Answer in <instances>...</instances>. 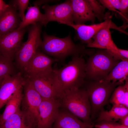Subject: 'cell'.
<instances>
[{
    "mask_svg": "<svg viewBox=\"0 0 128 128\" xmlns=\"http://www.w3.org/2000/svg\"><path fill=\"white\" fill-rule=\"evenodd\" d=\"M86 63L81 56H73L68 64L53 72L62 93L67 90L78 89L85 83Z\"/></svg>",
    "mask_w": 128,
    "mask_h": 128,
    "instance_id": "cell-1",
    "label": "cell"
},
{
    "mask_svg": "<svg viewBox=\"0 0 128 128\" xmlns=\"http://www.w3.org/2000/svg\"><path fill=\"white\" fill-rule=\"evenodd\" d=\"M61 106L84 122L92 125L91 106L88 93L81 88L65 91L59 98Z\"/></svg>",
    "mask_w": 128,
    "mask_h": 128,
    "instance_id": "cell-2",
    "label": "cell"
},
{
    "mask_svg": "<svg viewBox=\"0 0 128 128\" xmlns=\"http://www.w3.org/2000/svg\"><path fill=\"white\" fill-rule=\"evenodd\" d=\"M86 88L91 106L90 117L94 119L99 113L103 110L115 88L123 84L119 82H113L102 80L88 81L85 82Z\"/></svg>",
    "mask_w": 128,
    "mask_h": 128,
    "instance_id": "cell-3",
    "label": "cell"
},
{
    "mask_svg": "<svg viewBox=\"0 0 128 128\" xmlns=\"http://www.w3.org/2000/svg\"><path fill=\"white\" fill-rule=\"evenodd\" d=\"M40 46L43 53L54 58L62 59L70 56L78 55L84 49L83 46L74 43L70 35L60 38L44 33Z\"/></svg>",
    "mask_w": 128,
    "mask_h": 128,
    "instance_id": "cell-4",
    "label": "cell"
},
{
    "mask_svg": "<svg viewBox=\"0 0 128 128\" xmlns=\"http://www.w3.org/2000/svg\"><path fill=\"white\" fill-rule=\"evenodd\" d=\"M119 62L114 59L108 50H99L86 63V78L88 81L104 79Z\"/></svg>",
    "mask_w": 128,
    "mask_h": 128,
    "instance_id": "cell-5",
    "label": "cell"
},
{
    "mask_svg": "<svg viewBox=\"0 0 128 128\" xmlns=\"http://www.w3.org/2000/svg\"><path fill=\"white\" fill-rule=\"evenodd\" d=\"M42 24L40 22L28 26L27 41L22 43L14 57L15 65L22 72L27 64L40 47Z\"/></svg>",
    "mask_w": 128,
    "mask_h": 128,
    "instance_id": "cell-6",
    "label": "cell"
},
{
    "mask_svg": "<svg viewBox=\"0 0 128 128\" xmlns=\"http://www.w3.org/2000/svg\"><path fill=\"white\" fill-rule=\"evenodd\" d=\"M58 61L38 49L24 68L22 72L24 74V77L30 79L51 73L53 70L52 65Z\"/></svg>",
    "mask_w": 128,
    "mask_h": 128,
    "instance_id": "cell-7",
    "label": "cell"
},
{
    "mask_svg": "<svg viewBox=\"0 0 128 128\" xmlns=\"http://www.w3.org/2000/svg\"><path fill=\"white\" fill-rule=\"evenodd\" d=\"M45 11L43 20L41 23L46 26L50 22L55 21L65 24L73 23V11L70 0H67L58 4L42 7Z\"/></svg>",
    "mask_w": 128,
    "mask_h": 128,
    "instance_id": "cell-8",
    "label": "cell"
},
{
    "mask_svg": "<svg viewBox=\"0 0 128 128\" xmlns=\"http://www.w3.org/2000/svg\"><path fill=\"white\" fill-rule=\"evenodd\" d=\"M111 18L110 13L108 12L105 14L104 21L100 23L89 25L74 23H68L66 25L75 29L77 32L78 39L87 45L92 42V37L95 34L101 30L106 27H110L111 28L125 33L121 27H118L112 22Z\"/></svg>",
    "mask_w": 128,
    "mask_h": 128,
    "instance_id": "cell-9",
    "label": "cell"
},
{
    "mask_svg": "<svg viewBox=\"0 0 128 128\" xmlns=\"http://www.w3.org/2000/svg\"><path fill=\"white\" fill-rule=\"evenodd\" d=\"M60 107L59 98H42L39 108L37 128H51Z\"/></svg>",
    "mask_w": 128,
    "mask_h": 128,
    "instance_id": "cell-10",
    "label": "cell"
},
{
    "mask_svg": "<svg viewBox=\"0 0 128 128\" xmlns=\"http://www.w3.org/2000/svg\"><path fill=\"white\" fill-rule=\"evenodd\" d=\"M28 79L42 98H59L60 97L61 93L53 71L50 73Z\"/></svg>",
    "mask_w": 128,
    "mask_h": 128,
    "instance_id": "cell-11",
    "label": "cell"
},
{
    "mask_svg": "<svg viewBox=\"0 0 128 128\" xmlns=\"http://www.w3.org/2000/svg\"><path fill=\"white\" fill-rule=\"evenodd\" d=\"M26 79L23 87L24 93L21 105V110L29 114L37 124L39 107L42 98L34 87L29 80Z\"/></svg>",
    "mask_w": 128,
    "mask_h": 128,
    "instance_id": "cell-12",
    "label": "cell"
},
{
    "mask_svg": "<svg viewBox=\"0 0 128 128\" xmlns=\"http://www.w3.org/2000/svg\"><path fill=\"white\" fill-rule=\"evenodd\" d=\"M26 27L0 36V54L13 60L22 43Z\"/></svg>",
    "mask_w": 128,
    "mask_h": 128,
    "instance_id": "cell-13",
    "label": "cell"
},
{
    "mask_svg": "<svg viewBox=\"0 0 128 128\" xmlns=\"http://www.w3.org/2000/svg\"><path fill=\"white\" fill-rule=\"evenodd\" d=\"M26 80L20 71L4 78L0 86V109L15 92L23 86Z\"/></svg>",
    "mask_w": 128,
    "mask_h": 128,
    "instance_id": "cell-14",
    "label": "cell"
},
{
    "mask_svg": "<svg viewBox=\"0 0 128 128\" xmlns=\"http://www.w3.org/2000/svg\"><path fill=\"white\" fill-rule=\"evenodd\" d=\"M9 6L0 17V36L17 29L21 22L17 9L10 1Z\"/></svg>",
    "mask_w": 128,
    "mask_h": 128,
    "instance_id": "cell-15",
    "label": "cell"
},
{
    "mask_svg": "<svg viewBox=\"0 0 128 128\" xmlns=\"http://www.w3.org/2000/svg\"><path fill=\"white\" fill-rule=\"evenodd\" d=\"M70 1L72 9L73 21L75 24H83L88 21L94 23L96 17L87 0Z\"/></svg>",
    "mask_w": 128,
    "mask_h": 128,
    "instance_id": "cell-16",
    "label": "cell"
},
{
    "mask_svg": "<svg viewBox=\"0 0 128 128\" xmlns=\"http://www.w3.org/2000/svg\"><path fill=\"white\" fill-rule=\"evenodd\" d=\"M37 125L35 120L20 108L0 125V128H37Z\"/></svg>",
    "mask_w": 128,
    "mask_h": 128,
    "instance_id": "cell-17",
    "label": "cell"
},
{
    "mask_svg": "<svg viewBox=\"0 0 128 128\" xmlns=\"http://www.w3.org/2000/svg\"><path fill=\"white\" fill-rule=\"evenodd\" d=\"M54 123L55 128H93V127L64 110H59Z\"/></svg>",
    "mask_w": 128,
    "mask_h": 128,
    "instance_id": "cell-18",
    "label": "cell"
},
{
    "mask_svg": "<svg viewBox=\"0 0 128 128\" xmlns=\"http://www.w3.org/2000/svg\"><path fill=\"white\" fill-rule=\"evenodd\" d=\"M110 27L102 29L92 37V42L87 45L88 47L102 49H114L118 47L114 42L111 37Z\"/></svg>",
    "mask_w": 128,
    "mask_h": 128,
    "instance_id": "cell-19",
    "label": "cell"
},
{
    "mask_svg": "<svg viewBox=\"0 0 128 128\" xmlns=\"http://www.w3.org/2000/svg\"><path fill=\"white\" fill-rule=\"evenodd\" d=\"M23 87L15 92L6 103L3 112L0 114V125L20 109L23 96Z\"/></svg>",
    "mask_w": 128,
    "mask_h": 128,
    "instance_id": "cell-20",
    "label": "cell"
},
{
    "mask_svg": "<svg viewBox=\"0 0 128 128\" xmlns=\"http://www.w3.org/2000/svg\"><path fill=\"white\" fill-rule=\"evenodd\" d=\"M128 59H127L119 62L103 80L124 84L125 80L128 78Z\"/></svg>",
    "mask_w": 128,
    "mask_h": 128,
    "instance_id": "cell-21",
    "label": "cell"
},
{
    "mask_svg": "<svg viewBox=\"0 0 128 128\" xmlns=\"http://www.w3.org/2000/svg\"><path fill=\"white\" fill-rule=\"evenodd\" d=\"M98 114L97 120L99 122H114L128 114V108L125 106H113L109 111L102 110Z\"/></svg>",
    "mask_w": 128,
    "mask_h": 128,
    "instance_id": "cell-22",
    "label": "cell"
},
{
    "mask_svg": "<svg viewBox=\"0 0 128 128\" xmlns=\"http://www.w3.org/2000/svg\"><path fill=\"white\" fill-rule=\"evenodd\" d=\"M27 9L26 14L17 28L18 29H21L38 22L41 23L43 20L44 14L41 12L38 6H31L28 7Z\"/></svg>",
    "mask_w": 128,
    "mask_h": 128,
    "instance_id": "cell-23",
    "label": "cell"
},
{
    "mask_svg": "<svg viewBox=\"0 0 128 128\" xmlns=\"http://www.w3.org/2000/svg\"><path fill=\"white\" fill-rule=\"evenodd\" d=\"M17 73H16L12 60L0 54V80L8 75H13Z\"/></svg>",
    "mask_w": 128,
    "mask_h": 128,
    "instance_id": "cell-24",
    "label": "cell"
},
{
    "mask_svg": "<svg viewBox=\"0 0 128 128\" xmlns=\"http://www.w3.org/2000/svg\"><path fill=\"white\" fill-rule=\"evenodd\" d=\"M109 102L113 106H125V97L123 84L118 86L115 89Z\"/></svg>",
    "mask_w": 128,
    "mask_h": 128,
    "instance_id": "cell-25",
    "label": "cell"
},
{
    "mask_svg": "<svg viewBox=\"0 0 128 128\" xmlns=\"http://www.w3.org/2000/svg\"><path fill=\"white\" fill-rule=\"evenodd\" d=\"M88 3L95 17L101 22L105 20V14H104L105 8L97 1L87 0Z\"/></svg>",
    "mask_w": 128,
    "mask_h": 128,
    "instance_id": "cell-26",
    "label": "cell"
},
{
    "mask_svg": "<svg viewBox=\"0 0 128 128\" xmlns=\"http://www.w3.org/2000/svg\"><path fill=\"white\" fill-rule=\"evenodd\" d=\"M18 10V14L21 20L24 18L25 10L28 7L29 2L28 0H15L11 1Z\"/></svg>",
    "mask_w": 128,
    "mask_h": 128,
    "instance_id": "cell-27",
    "label": "cell"
},
{
    "mask_svg": "<svg viewBox=\"0 0 128 128\" xmlns=\"http://www.w3.org/2000/svg\"><path fill=\"white\" fill-rule=\"evenodd\" d=\"M113 56L114 59L117 61L128 59V50L117 48L107 50Z\"/></svg>",
    "mask_w": 128,
    "mask_h": 128,
    "instance_id": "cell-28",
    "label": "cell"
},
{
    "mask_svg": "<svg viewBox=\"0 0 128 128\" xmlns=\"http://www.w3.org/2000/svg\"><path fill=\"white\" fill-rule=\"evenodd\" d=\"M105 8L109 10L116 11L118 13L120 6V0H100L98 1Z\"/></svg>",
    "mask_w": 128,
    "mask_h": 128,
    "instance_id": "cell-29",
    "label": "cell"
},
{
    "mask_svg": "<svg viewBox=\"0 0 128 128\" xmlns=\"http://www.w3.org/2000/svg\"><path fill=\"white\" fill-rule=\"evenodd\" d=\"M118 13L123 22V27L128 23V0H120V6Z\"/></svg>",
    "mask_w": 128,
    "mask_h": 128,
    "instance_id": "cell-30",
    "label": "cell"
},
{
    "mask_svg": "<svg viewBox=\"0 0 128 128\" xmlns=\"http://www.w3.org/2000/svg\"><path fill=\"white\" fill-rule=\"evenodd\" d=\"M100 122L94 125L95 128H114V122L103 121Z\"/></svg>",
    "mask_w": 128,
    "mask_h": 128,
    "instance_id": "cell-31",
    "label": "cell"
},
{
    "mask_svg": "<svg viewBox=\"0 0 128 128\" xmlns=\"http://www.w3.org/2000/svg\"><path fill=\"white\" fill-rule=\"evenodd\" d=\"M125 82L123 84L125 97V106L128 108V78L126 79Z\"/></svg>",
    "mask_w": 128,
    "mask_h": 128,
    "instance_id": "cell-32",
    "label": "cell"
},
{
    "mask_svg": "<svg viewBox=\"0 0 128 128\" xmlns=\"http://www.w3.org/2000/svg\"><path fill=\"white\" fill-rule=\"evenodd\" d=\"M9 6V4H7L3 0H0V17Z\"/></svg>",
    "mask_w": 128,
    "mask_h": 128,
    "instance_id": "cell-33",
    "label": "cell"
},
{
    "mask_svg": "<svg viewBox=\"0 0 128 128\" xmlns=\"http://www.w3.org/2000/svg\"><path fill=\"white\" fill-rule=\"evenodd\" d=\"M119 120L121 124L128 127V114L123 117Z\"/></svg>",
    "mask_w": 128,
    "mask_h": 128,
    "instance_id": "cell-34",
    "label": "cell"
},
{
    "mask_svg": "<svg viewBox=\"0 0 128 128\" xmlns=\"http://www.w3.org/2000/svg\"><path fill=\"white\" fill-rule=\"evenodd\" d=\"M114 128H128V127L125 126L120 124L118 123L114 122Z\"/></svg>",
    "mask_w": 128,
    "mask_h": 128,
    "instance_id": "cell-35",
    "label": "cell"
},
{
    "mask_svg": "<svg viewBox=\"0 0 128 128\" xmlns=\"http://www.w3.org/2000/svg\"><path fill=\"white\" fill-rule=\"evenodd\" d=\"M3 79L2 80H0V85L1 84V82H2V80H3Z\"/></svg>",
    "mask_w": 128,
    "mask_h": 128,
    "instance_id": "cell-36",
    "label": "cell"
}]
</instances>
